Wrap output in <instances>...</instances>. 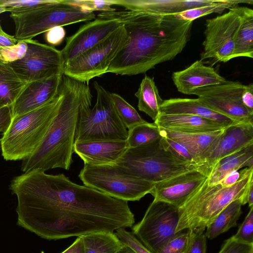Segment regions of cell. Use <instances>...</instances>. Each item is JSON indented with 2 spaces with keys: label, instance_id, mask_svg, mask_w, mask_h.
I'll use <instances>...</instances> for the list:
<instances>
[{
  "label": "cell",
  "instance_id": "cell-6",
  "mask_svg": "<svg viewBox=\"0 0 253 253\" xmlns=\"http://www.w3.org/2000/svg\"><path fill=\"white\" fill-rule=\"evenodd\" d=\"M114 164L134 177L154 183L199 169L177 158L165 147L161 138L148 144L127 148Z\"/></svg>",
  "mask_w": 253,
  "mask_h": 253
},
{
  "label": "cell",
  "instance_id": "cell-14",
  "mask_svg": "<svg viewBox=\"0 0 253 253\" xmlns=\"http://www.w3.org/2000/svg\"><path fill=\"white\" fill-rule=\"evenodd\" d=\"M244 85L237 81L193 89L200 101L212 110L240 123H253V114L244 105L242 94Z\"/></svg>",
  "mask_w": 253,
  "mask_h": 253
},
{
  "label": "cell",
  "instance_id": "cell-17",
  "mask_svg": "<svg viewBox=\"0 0 253 253\" xmlns=\"http://www.w3.org/2000/svg\"><path fill=\"white\" fill-rule=\"evenodd\" d=\"M198 169L188 171L154 183L150 192L154 200L163 201L178 208L207 177Z\"/></svg>",
  "mask_w": 253,
  "mask_h": 253
},
{
  "label": "cell",
  "instance_id": "cell-46",
  "mask_svg": "<svg viewBox=\"0 0 253 253\" xmlns=\"http://www.w3.org/2000/svg\"><path fill=\"white\" fill-rule=\"evenodd\" d=\"M18 42L14 36L7 34L3 30L0 21V50L3 47L15 45Z\"/></svg>",
  "mask_w": 253,
  "mask_h": 253
},
{
  "label": "cell",
  "instance_id": "cell-42",
  "mask_svg": "<svg viewBox=\"0 0 253 253\" xmlns=\"http://www.w3.org/2000/svg\"><path fill=\"white\" fill-rule=\"evenodd\" d=\"M189 244L185 253H206L207 237L205 234H197L190 231Z\"/></svg>",
  "mask_w": 253,
  "mask_h": 253
},
{
  "label": "cell",
  "instance_id": "cell-28",
  "mask_svg": "<svg viewBox=\"0 0 253 253\" xmlns=\"http://www.w3.org/2000/svg\"><path fill=\"white\" fill-rule=\"evenodd\" d=\"M135 96L138 99V109L155 122L161 113L160 108L163 100L160 96L153 78L145 76Z\"/></svg>",
  "mask_w": 253,
  "mask_h": 253
},
{
  "label": "cell",
  "instance_id": "cell-7",
  "mask_svg": "<svg viewBox=\"0 0 253 253\" xmlns=\"http://www.w3.org/2000/svg\"><path fill=\"white\" fill-rule=\"evenodd\" d=\"M7 12L15 27L18 41L32 40L56 26H62L95 19L93 12L71 4L66 0H55L29 9Z\"/></svg>",
  "mask_w": 253,
  "mask_h": 253
},
{
  "label": "cell",
  "instance_id": "cell-37",
  "mask_svg": "<svg viewBox=\"0 0 253 253\" xmlns=\"http://www.w3.org/2000/svg\"><path fill=\"white\" fill-rule=\"evenodd\" d=\"M115 234L124 244L130 248L135 253H153L131 232L124 228L115 231Z\"/></svg>",
  "mask_w": 253,
  "mask_h": 253
},
{
  "label": "cell",
  "instance_id": "cell-33",
  "mask_svg": "<svg viewBox=\"0 0 253 253\" xmlns=\"http://www.w3.org/2000/svg\"><path fill=\"white\" fill-rule=\"evenodd\" d=\"M111 100L115 109L126 128L129 129L137 125L146 122L136 110L121 96L111 93Z\"/></svg>",
  "mask_w": 253,
  "mask_h": 253
},
{
  "label": "cell",
  "instance_id": "cell-47",
  "mask_svg": "<svg viewBox=\"0 0 253 253\" xmlns=\"http://www.w3.org/2000/svg\"><path fill=\"white\" fill-rule=\"evenodd\" d=\"M63 252L64 253H84V243L82 237H78L74 243Z\"/></svg>",
  "mask_w": 253,
  "mask_h": 253
},
{
  "label": "cell",
  "instance_id": "cell-43",
  "mask_svg": "<svg viewBox=\"0 0 253 253\" xmlns=\"http://www.w3.org/2000/svg\"><path fill=\"white\" fill-rule=\"evenodd\" d=\"M66 32L62 26L53 27L45 32L46 42L52 45L60 44L65 37Z\"/></svg>",
  "mask_w": 253,
  "mask_h": 253
},
{
  "label": "cell",
  "instance_id": "cell-8",
  "mask_svg": "<svg viewBox=\"0 0 253 253\" xmlns=\"http://www.w3.org/2000/svg\"><path fill=\"white\" fill-rule=\"evenodd\" d=\"M96 101L90 108L91 101L81 107L75 134V141L102 140H126L128 131L113 105L110 94L94 82Z\"/></svg>",
  "mask_w": 253,
  "mask_h": 253
},
{
  "label": "cell",
  "instance_id": "cell-48",
  "mask_svg": "<svg viewBox=\"0 0 253 253\" xmlns=\"http://www.w3.org/2000/svg\"><path fill=\"white\" fill-rule=\"evenodd\" d=\"M240 176V172L234 170L228 173L219 182L224 186H230L237 182Z\"/></svg>",
  "mask_w": 253,
  "mask_h": 253
},
{
  "label": "cell",
  "instance_id": "cell-44",
  "mask_svg": "<svg viewBox=\"0 0 253 253\" xmlns=\"http://www.w3.org/2000/svg\"><path fill=\"white\" fill-rule=\"evenodd\" d=\"M242 100L245 107L253 114V84L244 85L242 94Z\"/></svg>",
  "mask_w": 253,
  "mask_h": 253
},
{
  "label": "cell",
  "instance_id": "cell-19",
  "mask_svg": "<svg viewBox=\"0 0 253 253\" xmlns=\"http://www.w3.org/2000/svg\"><path fill=\"white\" fill-rule=\"evenodd\" d=\"M127 148L126 140L77 141L73 151L84 165H106L115 164Z\"/></svg>",
  "mask_w": 253,
  "mask_h": 253
},
{
  "label": "cell",
  "instance_id": "cell-5",
  "mask_svg": "<svg viewBox=\"0 0 253 253\" xmlns=\"http://www.w3.org/2000/svg\"><path fill=\"white\" fill-rule=\"evenodd\" d=\"M62 99L60 85L58 94L50 101L32 111L12 118L0 139L1 155L5 160L22 161L35 152L56 116Z\"/></svg>",
  "mask_w": 253,
  "mask_h": 253
},
{
  "label": "cell",
  "instance_id": "cell-20",
  "mask_svg": "<svg viewBox=\"0 0 253 253\" xmlns=\"http://www.w3.org/2000/svg\"><path fill=\"white\" fill-rule=\"evenodd\" d=\"M172 80L177 90L187 95H191L195 88L219 84L227 81L213 67L205 65L200 60L183 70L173 72Z\"/></svg>",
  "mask_w": 253,
  "mask_h": 253
},
{
  "label": "cell",
  "instance_id": "cell-38",
  "mask_svg": "<svg viewBox=\"0 0 253 253\" xmlns=\"http://www.w3.org/2000/svg\"><path fill=\"white\" fill-rule=\"evenodd\" d=\"M233 237L239 242L253 244V206Z\"/></svg>",
  "mask_w": 253,
  "mask_h": 253
},
{
  "label": "cell",
  "instance_id": "cell-34",
  "mask_svg": "<svg viewBox=\"0 0 253 253\" xmlns=\"http://www.w3.org/2000/svg\"><path fill=\"white\" fill-rule=\"evenodd\" d=\"M182 230L176 233L162 248L159 253H185L190 237V231Z\"/></svg>",
  "mask_w": 253,
  "mask_h": 253
},
{
  "label": "cell",
  "instance_id": "cell-35",
  "mask_svg": "<svg viewBox=\"0 0 253 253\" xmlns=\"http://www.w3.org/2000/svg\"><path fill=\"white\" fill-rule=\"evenodd\" d=\"M26 41H20L13 45L2 47L0 50V61L10 63L21 59L27 50Z\"/></svg>",
  "mask_w": 253,
  "mask_h": 253
},
{
  "label": "cell",
  "instance_id": "cell-52",
  "mask_svg": "<svg viewBox=\"0 0 253 253\" xmlns=\"http://www.w3.org/2000/svg\"><path fill=\"white\" fill-rule=\"evenodd\" d=\"M64 253V252L63 251V252H62V253Z\"/></svg>",
  "mask_w": 253,
  "mask_h": 253
},
{
  "label": "cell",
  "instance_id": "cell-40",
  "mask_svg": "<svg viewBox=\"0 0 253 253\" xmlns=\"http://www.w3.org/2000/svg\"><path fill=\"white\" fill-rule=\"evenodd\" d=\"M218 253H253V244L239 242L232 236L225 241Z\"/></svg>",
  "mask_w": 253,
  "mask_h": 253
},
{
  "label": "cell",
  "instance_id": "cell-1",
  "mask_svg": "<svg viewBox=\"0 0 253 253\" xmlns=\"http://www.w3.org/2000/svg\"><path fill=\"white\" fill-rule=\"evenodd\" d=\"M9 189L17 198V224L47 240L131 227L128 202L71 181L63 173L38 169L14 177Z\"/></svg>",
  "mask_w": 253,
  "mask_h": 253
},
{
  "label": "cell",
  "instance_id": "cell-2",
  "mask_svg": "<svg viewBox=\"0 0 253 253\" xmlns=\"http://www.w3.org/2000/svg\"><path fill=\"white\" fill-rule=\"evenodd\" d=\"M97 17L122 24L127 40L112 60L108 72L132 76L146 73L171 60L190 40L193 21L174 15H159L126 9L100 12Z\"/></svg>",
  "mask_w": 253,
  "mask_h": 253
},
{
  "label": "cell",
  "instance_id": "cell-27",
  "mask_svg": "<svg viewBox=\"0 0 253 253\" xmlns=\"http://www.w3.org/2000/svg\"><path fill=\"white\" fill-rule=\"evenodd\" d=\"M239 57H253V10L245 6L234 36L233 58Z\"/></svg>",
  "mask_w": 253,
  "mask_h": 253
},
{
  "label": "cell",
  "instance_id": "cell-32",
  "mask_svg": "<svg viewBox=\"0 0 253 253\" xmlns=\"http://www.w3.org/2000/svg\"><path fill=\"white\" fill-rule=\"evenodd\" d=\"M241 3L253 4V0H219L215 4L190 9L181 13L174 14V16L183 20L193 21L199 17L211 13L222 14L227 9L238 6L239 3Z\"/></svg>",
  "mask_w": 253,
  "mask_h": 253
},
{
  "label": "cell",
  "instance_id": "cell-45",
  "mask_svg": "<svg viewBox=\"0 0 253 253\" xmlns=\"http://www.w3.org/2000/svg\"><path fill=\"white\" fill-rule=\"evenodd\" d=\"M12 119L11 107L0 109V132H4L9 126Z\"/></svg>",
  "mask_w": 253,
  "mask_h": 253
},
{
  "label": "cell",
  "instance_id": "cell-12",
  "mask_svg": "<svg viewBox=\"0 0 253 253\" xmlns=\"http://www.w3.org/2000/svg\"><path fill=\"white\" fill-rule=\"evenodd\" d=\"M242 6L206 21L204 50L200 60L212 59L225 63L233 58L234 36L241 20Z\"/></svg>",
  "mask_w": 253,
  "mask_h": 253
},
{
  "label": "cell",
  "instance_id": "cell-50",
  "mask_svg": "<svg viewBox=\"0 0 253 253\" xmlns=\"http://www.w3.org/2000/svg\"><path fill=\"white\" fill-rule=\"evenodd\" d=\"M116 253H135L130 248L123 245Z\"/></svg>",
  "mask_w": 253,
  "mask_h": 253
},
{
  "label": "cell",
  "instance_id": "cell-30",
  "mask_svg": "<svg viewBox=\"0 0 253 253\" xmlns=\"http://www.w3.org/2000/svg\"><path fill=\"white\" fill-rule=\"evenodd\" d=\"M81 237L84 253H116L124 245L114 232H97Z\"/></svg>",
  "mask_w": 253,
  "mask_h": 253
},
{
  "label": "cell",
  "instance_id": "cell-24",
  "mask_svg": "<svg viewBox=\"0 0 253 253\" xmlns=\"http://www.w3.org/2000/svg\"><path fill=\"white\" fill-rule=\"evenodd\" d=\"M161 112L167 114H189L213 121L226 128L236 122L220 114L202 103L198 98H170L164 100Z\"/></svg>",
  "mask_w": 253,
  "mask_h": 253
},
{
  "label": "cell",
  "instance_id": "cell-4",
  "mask_svg": "<svg viewBox=\"0 0 253 253\" xmlns=\"http://www.w3.org/2000/svg\"><path fill=\"white\" fill-rule=\"evenodd\" d=\"M253 167L242 169L237 182L227 187L220 182L210 184L207 177L178 208L179 219L175 233L184 230L203 233L230 203L241 199L242 205L247 204L248 191L253 183Z\"/></svg>",
  "mask_w": 253,
  "mask_h": 253
},
{
  "label": "cell",
  "instance_id": "cell-16",
  "mask_svg": "<svg viewBox=\"0 0 253 253\" xmlns=\"http://www.w3.org/2000/svg\"><path fill=\"white\" fill-rule=\"evenodd\" d=\"M253 144V123H237L226 127L214 149L205 159L200 171L208 176L216 163Z\"/></svg>",
  "mask_w": 253,
  "mask_h": 253
},
{
  "label": "cell",
  "instance_id": "cell-41",
  "mask_svg": "<svg viewBox=\"0 0 253 253\" xmlns=\"http://www.w3.org/2000/svg\"><path fill=\"white\" fill-rule=\"evenodd\" d=\"M55 0H5L2 6L6 12L11 10L29 9L43 4L52 2Z\"/></svg>",
  "mask_w": 253,
  "mask_h": 253
},
{
  "label": "cell",
  "instance_id": "cell-18",
  "mask_svg": "<svg viewBox=\"0 0 253 253\" xmlns=\"http://www.w3.org/2000/svg\"><path fill=\"white\" fill-rule=\"evenodd\" d=\"M63 74L30 83L11 106L12 118L39 108L52 100L58 93Z\"/></svg>",
  "mask_w": 253,
  "mask_h": 253
},
{
  "label": "cell",
  "instance_id": "cell-22",
  "mask_svg": "<svg viewBox=\"0 0 253 253\" xmlns=\"http://www.w3.org/2000/svg\"><path fill=\"white\" fill-rule=\"evenodd\" d=\"M159 127L161 136L179 143L191 153L199 171L205 159L214 149L225 128L209 133H182Z\"/></svg>",
  "mask_w": 253,
  "mask_h": 253
},
{
  "label": "cell",
  "instance_id": "cell-15",
  "mask_svg": "<svg viewBox=\"0 0 253 253\" xmlns=\"http://www.w3.org/2000/svg\"><path fill=\"white\" fill-rule=\"evenodd\" d=\"M121 25L116 20L97 17L80 26L66 38V44L61 50L64 64L104 41Z\"/></svg>",
  "mask_w": 253,
  "mask_h": 253
},
{
  "label": "cell",
  "instance_id": "cell-51",
  "mask_svg": "<svg viewBox=\"0 0 253 253\" xmlns=\"http://www.w3.org/2000/svg\"><path fill=\"white\" fill-rule=\"evenodd\" d=\"M5 0H0V14L3 12H6V8L2 6V4Z\"/></svg>",
  "mask_w": 253,
  "mask_h": 253
},
{
  "label": "cell",
  "instance_id": "cell-21",
  "mask_svg": "<svg viewBox=\"0 0 253 253\" xmlns=\"http://www.w3.org/2000/svg\"><path fill=\"white\" fill-rule=\"evenodd\" d=\"M219 0H113L126 9L159 15H174L217 3Z\"/></svg>",
  "mask_w": 253,
  "mask_h": 253
},
{
  "label": "cell",
  "instance_id": "cell-23",
  "mask_svg": "<svg viewBox=\"0 0 253 253\" xmlns=\"http://www.w3.org/2000/svg\"><path fill=\"white\" fill-rule=\"evenodd\" d=\"M154 123L159 127L182 133H209L225 128L211 120L189 114L161 113Z\"/></svg>",
  "mask_w": 253,
  "mask_h": 253
},
{
  "label": "cell",
  "instance_id": "cell-49",
  "mask_svg": "<svg viewBox=\"0 0 253 253\" xmlns=\"http://www.w3.org/2000/svg\"><path fill=\"white\" fill-rule=\"evenodd\" d=\"M247 203L249 208L253 206V183L250 185L247 193Z\"/></svg>",
  "mask_w": 253,
  "mask_h": 253
},
{
  "label": "cell",
  "instance_id": "cell-10",
  "mask_svg": "<svg viewBox=\"0 0 253 253\" xmlns=\"http://www.w3.org/2000/svg\"><path fill=\"white\" fill-rule=\"evenodd\" d=\"M127 40L121 25L108 38L64 64V75L88 84L95 77L107 73L112 60Z\"/></svg>",
  "mask_w": 253,
  "mask_h": 253
},
{
  "label": "cell",
  "instance_id": "cell-13",
  "mask_svg": "<svg viewBox=\"0 0 253 253\" xmlns=\"http://www.w3.org/2000/svg\"><path fill=\"white\" fill-rule=\"evenodd\" d=\"M25 41L28 48L24 57L9 63L22 80L31 83L64 74L61 50L36 40Z\"/></svg>",
  "mask_w": 253,
  "mask_h": 253
},
{
  "label": "cell",
  "instance_id": "cell-29",
  "mask_svg": "<svg viewBox=\"0 0 253 253\" xmlns=\"http://www.w3.org/2000/svg\"><path fill=\"white\" fill-rule=\"evenodd\" d=\"M242 200L237 199L227 206L207 227L206 237L212 239L237 225L242 214Z\"/></svg>",
  "mask_w": 253,
  "mask_h": 253
},
{
  "label": "cell",
  "instance_id": "cell-3",
  "mask_svg": "<svg viewBox=\"0 0 253 253\" xmlns=\"http://www.w3.org/2000/svg\"><path fill=\"white\" fill-rule=\"evenodd\" d=\"M63 99L58 112L45 135L35 152L22 160L23 172L31 170L70 169L79 111L85 102L92 100L88 84L64 74L60 84Z\"/></svg>",
  "mask_w": 253,
  "mask_h": 253
},
{
  "label": "cell",
  "instance_id": "cell-25",
  "mask_svg": "<svg viewBox=\"0 0 253 253\" xmlns=\"http://www.w3.org/2000/svg\"><path fill=\"white\" fill-rule=\"evenodd\" d=\"M253 167V144L248 145L218 162L207 177L210 184L219 182L229 172Z\"/></svg>",
  "mask_w": 253,
  "mask_h": 253
},
{
  "label": "cell",
  "instance_id": "cell-9",
  "mask_svg": "<svg viewBox=\"0 0 253 253\" xmlns=\"http://www.w3.org/2000/svg\"><path fill=\"white\" fill-rule=\"evenodd\" d=\"M78 176L84 185L127 202L140 200L150 193L154 184L134 177L115 164L84 165Z\"/></svg>",
  "mask_w": 253,
  "mask_h": 253
},
{
  "label": "cell",
  "instance_id": "cell-11",
  "mask_svg": "<svg viewBox=\"0 0 253 253\" xmlns=\"http://www.w3.org/2000/svg\"><path fill=\"white\" fill-rule=\"evenodd\" d=\"M178 208L153 200L142 219L132 228V233L151 252L159 253L164 245L176 233Z\"/></svg>",
  "mask_w": 253,
  "mask_h": 253
},
{
  "label": "cell",
  "instance_id": "cell-36",
  "mask_svg": "<svg viewBox=\"0 0 253 253\" xmlns=\"http://www.w3.org/2000/svg\"><path fill=\"white\" fill-rule=\"evenodd\" d=\"M161 140L165 147L177 158L185 162L198 167L193 156L182 144L164 136H162Z\"/></svg>",
  "mask_w": 253,
  "mask_h": 253
},
{
  "label": "cell",
  "instance_id": "cell-31",
  "mask_svg": "<svg viewBox=\"0 0 253 253\" xmlns=\"http://www.w3.org/2000/svg\"><path fill=\"white\" fill-rule=\"evenodd\" d=\"M126 140L127 148L148 144L162 137L159 126L147 122L137 125L128 129Z\"/></svg>",
  "mask_w": 253,
  "mask_h": 253
},
{
  "label": "cell",
  "instance_id": "cell-39",
  "mask_svg": "<svg viewBox=\"0 0 253 253\" xmlns=\"http://www.w3.org/2000/svg\"><path fill=\"white\" fill-rule=\"evenodd\" d=\"M66 1L71 4L92 12L109 10L112 8L111 6L114 5L113 0H66Z\"/></svg>",
  "mask_w": 253,
  "mask_h": 253
},
{
  "label": "cell",
  "instance_id": "cell-26",
  "mask_svg": "<svg viewBox=\"0 0 253 253\" xmlns=\"http://www.w3.org/2000/svg\"><path fill=\"white\" fill-rule=\"evenodd\" d=\"M29 83L22 80L9 63L0 61V109L11 107Z\"/></svg>",
  "mask_w": 253,
  "mask_h": 253
}]
</instances>
